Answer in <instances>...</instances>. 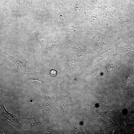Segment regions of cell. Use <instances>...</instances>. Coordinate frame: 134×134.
Segmentation results:
<instances>
[{"label": "cell", "mask_w": 134, "mask_h": 134, "mask_svg": "<svg viewBox=\"0 0 134 134\" xmlns=\"http://www.w3.org/2000/svg\"><path fill=\"white\" fill-rule=\"evenodd\" d=\"M20 111L19 114L21 120L27 128L32 130H41L43 128L44 126L35 114L26 109Z\"/></svg>", "instance_id": "1"}, {"label": "cell", "mask_w": 134, "mask_h": 134, "mask_svg": "<svg viewBox=\"0 0 134 134\" xmlns=\"http://www.w3.org/2000/svg\"><path fill=\"white\" fill-rule=\"evenodd\" d=\"M54 90L56 98V104L58 112L62 117L66 119L71 103V99L67 96L63 95L57 87L54 88Z\"/></svg>", "instance_id": "2"}, {"label": "cell", "mask_w": 134, "mask_h": 134, "mask_svg": "<svg viewBox=\"0 0 134 134\" xmlns=\"http://www.w3.org/2000/svg\"><path fill=\"white\" fill-rule=\"evenodd\" d=\"M51 100V97L46 93L39 95L36 100V103L40 107L45 118H49L52 114Z\"/></svg>", "instance_id": "3"}, {"label": "cell", "mask_w": 134, "mask_h": 134, "mask_svg": "<svg viewBox=\"0 0 134 134\" xmlns=\"http://www.w3.org/2000/svg\"><path fill=\"white\" fill-rule=\"evenodd\" d=\"M0 117L6 120L9 123H10L17 128H21V124L16 117L13 114L7 111L5 108L4 104H0Z\"/></svg>", "instance_id": "4"}, {"label": "cell", "mask_w": 134, "mask_h": 134, "mask_svg": "<svg viewBox=\"0 0 134 134\" xmlns=\"http://www.w3.org/2000/svg\"><path fill=\"white\" fill-rule=\"evenodd\" d=\"M1 53L3 56L11 61L21 71L29 73L34 71L23 61L10 56L6 52L5 50L1 51Z\"/></svg>", "instance_id": "5"}, {"label": "cell", "mask_w": 134, "mask_h": 134, "mask_svg": "<svg viewBox=\"0 0 134 134\" xmlns=\"http://www.w3.org/2000/svg\"><path fill=\"white\" fill-rule=\"evenodd\" d=\"M91 30H97L103 32V28L97 16L95 14L92 15L90 20Z\"/></svg>", "instance_id": "6"}, {"label": "cell", "mask_w": 134, "mask_h": 134, "mask_svg": "<svg viewBox=\"0 0 134 134\" xmlns=\"http://www.w3.org/2000/svg\"><path fill=\"white\" fill-rule=\"evenodd\" d=\"M134 50V41H129L124 44L121 48L118 54L123 55L125 53Z\"/></svg>", "instance_id": "7"}, {"label": "cell", "mask_w": 134, "mask_h": 134, "mask_svg": "<svg viewBox=\"0 0 134 134\" xmlns=\"http://www.w3.org/2000/svg\"><path fill=\"white\" fill-rule=\"evenodd\" d=\"M109 50H107L100 53L91 58V63L94 64L101 59H104L109 53Z\"/></svg>", "instance_id": "8"}, {"label": "cell", "mask_w": 134, "mask_h": 134, "mask_svg": "<svg viewBox=\"0 0 134 134\" xmlns=\"http://www.w3.org/2000/svg\"><path fill=\"white\" fill-rule=\"evenodd\" d=\"M103 12L102 22L105 21H107L111 22L113 19L111 13L108 10L105 9H103Z\"/></svg>", "instance_id": "9"}, {"label": "cell", "mask_w": 134, "mask_h": 134, "mask_svg": "<svg viewBox=\"0 0 134 134\" xmlns=\"http://www.w3.org/2000/svg\"><path fill=\"white\" fill-rule=\"evenodd\" d=\"M30 73L29 74V79L37 80L40 82L42 84L44 83V81L42 77L38 75L35 71Z\"/></svg>", "instance_id": "10"}, {"label": "cell", "mask_w": 134, "mask_h": 134, "mask_svg": "<svg viewBox=\"0 0 134 134\" xmlns=\"http://www.w3.org/2000/svg\"><path fill=\"white\" fill-rule=\"evenodd\" d=\"M0 91L1 95L5 96L10 97L15 101L17 100V96L13 92L10 91H5L0 89Z\"/></svg>", "instance_id": "11"}, {"label": "cell", "mask_w": 134, "mask_h": 134, "mask_svg": "<svg viewBox=\"0 0 134 134\" xmlns=\"http://www.w3.org/2000/svg\"><path fill=\"white\" fill-rule=\"evenodd\" d=\"M56 42V41H53L49 38H46L44 48L42 51H44L45 50V48L46 49L47 51H50L55 45Z\"/></svg>", "instance_id": "12"}, {"label": "cell", "mask_w": 134, "mask_h": 134, "mask_svg": "<svg viewBox=\"0 0 134 134\" xmlns=\"http://www.w3.org/2000/svg\"><path fill=\"white\" fill-rule=\"evenodd\" d=\"M93 40L96 46L99 48H102L105 45V43L100 39L99 34H97L95 36Z\"/></svg>", "instance_id": "13"}, {"label": "cell", "mask_w": 134, "mask_h": 134, "mask_svg": "<svg viewBox=\"0 0 134 134\" xmlns=\"http://www.w3.org/2000/svg\"><path fill=\"white\" fill-rule=\"evenodd\" d=\"M34 0H16V2L20 9H22L33 2Z\"/></svg>", "instance_id": "14"}, {"label": "cell", "mask_w": 134, "mask_h": 134, "mask_svg": "<svg viewBox=\"0 0 134 134\" xmlns=\"http://www.w3.org/2000/svg\"><path fill=\"white\" fill-rule=\"evenodd\" d=\"M132 73L131 65H130L128 68L124 78V81L126 85H127L129 84L132 77Z\"/></svg>", "instance_id": "15"}, {"label": "cell", "mask_w": 134, "mask_h": 134, "mask_svg": "<svg viewBox=\"0 0 134 134\" xmlns=\"http://www.w3.org/2000/svg\"><path fill=\"white\" fill-rule=\"evenodd\" d=\"M67 63L69 68L71 69H72L74 67L75 64V60L72 57H71L68 58Z\"/></svg>", "instance_id": "16"}, {"label": "cell", "mask_w": 134, "mask_h": 134, "mask_svg": "<svg viewBox=\"0 0 134 134\" xmlns=\"http://www.w3.org/2000/svg\"><path fill=\"white\" fill-rule=\"evenodd\" d=\"M58 20L59 23L60 24H62L65 20L64 15L62 13H60L58 16Z\"/></svg>", "instance_id": "17"}, {"label": "cell", "mask_w": 134, "mask_h": 134, "mask_svg": "<svg viewBox=\"0 0 134 134\" xmlns=\"http://www.w3.org/2000/svg\"><path fill=\"white\" fill-rule=\"evenodd\" d=\"M112 67L111 64L107 65L106 67V72L107 73H110L112 70Z\"/></svg>", "instance_id": "18"}, {"label": "cell", "mask_w": 134, "mask_h": 134, "mask_svg": "<svg viewBox=\"0 0 134 134\" xmlns=\"http://www.w3.org/2000/svg\"><path fill=\"white\" fill-rule=\"evenodd\" d=\"M132 11L134 17V6H133L132 8Z\"/></svg>", "instance_id": "19"}]
</instances>
